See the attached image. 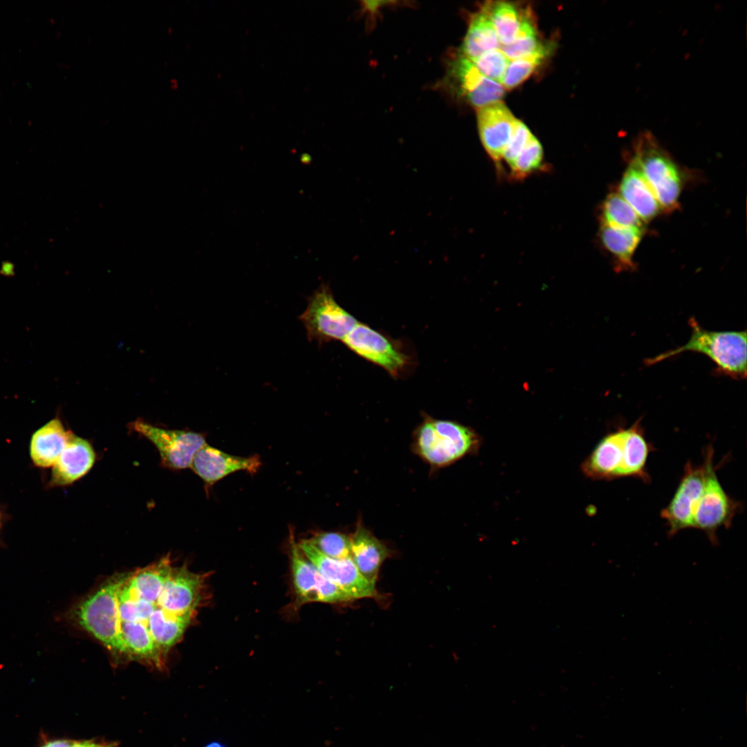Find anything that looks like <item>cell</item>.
Wrapping results in <instances>:
<instances>
[{"label": "cell", "mask_w": 747, "mask_h": 747, "mask_svg": "<svg viewBox=\"0 0 747 747\" xmlns=\"http://www.w3.org/2000/svg\"><path fill=\"white\" fill-rule=\"evenodd\" d=\"M116 744L109 742H99L91 740L73 741L70 747H115Z\"/></svg>", "instance_id": "obj_31"}, {"label": "cell", "mask_w": 747, "mask_h": 747, "mask_svg": "<svg viewBox=\"0 0 747 747\" xmlns=\"http://www.w3.org/2000/svg\"><path fill=\"white\" fill-rule=\"evenodd\" d=\"M490 19L501 45H508L515 39L524 15L506 1H496L485 6L482 10Z\"/></svg>", "instance_id": "obj_23"}, {"label": "cell", "mask_w": 747, "mask_h": 747, "mask_svg": "<svg viewBox=\"0 0 747 747\" xmlns=\"http://www.w3.org/2000/svg\"><path fill=\"white\" fill-rule=\"evenodd\" d=\"M704 465H694L688 461L684 468L683 475L668 505L661 512L669 528L668 535L672 537L679 531L693 528L694 514L703 492L704 485Z\"/></svg>", "instance_id": "obj_11"}, {"label": "cell", "mask_w": 747, "mask_h": 747, "mask_svg": "<svg viewBox=\"0 0 747 747\" xmlns=\"http://www.w3.org/2000/svg\"><path fill=\"white\" fill-rule=\"evenodd\" d=\"M542 160V147L533 136L511 165V174L515 178H524L536 171L541 166Z\"/></svg>", "instance_id": "obj_28"}, {"label": "cell", "mask_w": 747, "mask_h": 747, "mask_svg": "<svg viewBox=\"0 0 747 747\" xmlns=\"http://www.w3.org/2000/svg\"><path fill=\"white\" fill-rule=\"evenodd\" d=\"M204 747H225V746L224 745H223L219 741H212V742L208 744L207 745H205Z\"/></svg>", "instance_id": "obj_33"}, {"label": "cell", "mask_w": 747, "mask_h": 747, "mask_svg": "<svg viewBox=\"0 0 747 747\" xmlns=\"http://www.w3.org/2000/svg\"><path fill=\"white\" fill-rule=\"evenodd\" d=\"M290 548L293 581L297 605L313 602L337 603L352 600L327 580L305 557L293 535L290 536Z\"/></svg>", "instance_id": "obj_8"}, {"label": "cell", "mask_w": 747, "mask_h": 747, "mask_svg": "<svg viewBox=\"0 0 747 747\" xmlns=\"http://www.w3.org/2000/svg\"><path fill=\"white\" fill-rule=\"evenodd\" d=\"M602 223L612 227L645 230V223L616 192L610 193L603 202Z\"/></svg>", "instance_id": "obj_24"}, {"label": "cell", "mask_w": 747, "mask_h": 747, "mask_svg": "<svg viewBox=\"0 0 747 747\" xmlns=\"http://www.w3.org/2000/svg\"><path fill=\"white\" fill-rule=\"evenodd\" d=\"M129 427L155 445L161 464L172 470L190 468L194 455L208 444L201 433L158 427L140 419Z\"/></svg>", "instance_id": "obj_7"}, {"label": "cell", "mask_w": 747, "mask_h": 747, "mask_svg": "<svg viewBox=\"0 0 747 747\" xmlns=\"http://www.w3.org/2000/svg\"><path fill=\"white\" fill-rule=\"evenodd\" d=\"M298 546L318 571L352 600L378 597L376 585L362 575L351 558L340 560L326 556L308 540L301 541Z\"/></svg>", "instance_id": "obj_10"}, {"label": "cell", "mask_w": 747, "mask_h": 747, "mask_svg": "<svg viewBox=\"0 0 747 747\" xmlns=\"http://www.w3.org/2000/svg\"><path fill=\"white\" fill-rule=\"evenodd\" d=\"M691 336L686 344L645 360L651 365L684 351H694L708 356L718 371L735 379L746 376V332L713 331L703 329L698 322L689 320Z\"/></svg>", "instance_id": "obj_2"}, {"label": "cell", "mask_w": 747, "mask_h": 747, "mask_svg": "<svg viewBox=\"0 0 747 747\" xmlns=\"http://www.w3.org/2000/svg\"><path fill=\"white\" fill-rule=\"evenodd\" d=\"M471 61L483 76L500 83L510 60L499 49H495Z\"/></svg>", "instance_id": "obj_29"}, {"label": "cell", "mask_w": 747, "mask_h": 747, "mask_svg": "<svg viewBox=\"0 0 747 747\" xmlns=\"http://www.w3.org/2000/svg\"><path fill=\"white\" fill-rule=\"evenodd\" d=\"M477 442L476 434L470 427L456 421L426 416L414 432L412 450L436 470L470 454Z\"/></svg>", "instance_id": "obj_3"}, {"label": "cell", "mask_w": 747, "mask_h": 747, "mask_svg": "<svg viewBox=\"0 0 747 747\" xmlns=\"http://www.w3.org/2000/svg\"><path fill=\"white\" fill-rule=\"evenodd\" d=\"M1 513H0V528H1Z\"/></svg>", "instance_id": "obj_34"}, {"label": "cell", "mask_w": 747, "mask_h": 747, "mask_svg": "<svg viewBox=\"0 0 747 747\" xmlns=\"http://www.w3.org/2000/svg\"><path fill=\"white\" fill-rule=\"evenodd\" d=\"M451 73L462 95L477 109L499 102L505 93L499 82L483 76L471 60L461 55L454 61Z\"/></svg>", "instance_id": "obj_14"}, {"label": "cell", "mask_w": 747, "mask_h": 747, "mask_svg": "<svg viewBox=\"0 0 747 747\" xmlns=\"http://www.w3.org/2000/svg\"><path fill=\"white\" fill-rule=\"evenodd\" d=\"M350 538L353 562L362 575L376 585L380 568L390 557L391 551L365 526L361 519L358 520Z\"/></svg>", "instance_id": "obj_16"}, {"label": "cell", "mask_w": 747, "mask_h": 747, "mask_svg": "<svg viewBox=\"0 0 747 747\" xmlns=\"http://www.w3.org/2000/svg\"><path fill=\"white\" fill-rule=\"evenodd\" d=\"M640 165L663 210L679 204L683 176L671 156L649 135L638 139L632 156Z\"/></svg>", "instance_id": "obj_4"}, {"label": "cell", "mask_w": 747, "mask_h": 747, "mask_svg": "<svg viewBox=\"0 0 747 747\" xmlns=\"http://www.w3.org/2000/svg\"><path fill=\"white\" fill-rule=\"evenodd\" d=\"M326 556L334 559L351 558V538L338 532H320L308 540Z\"/></svg>", "instance_id": "obj_27"}, {"label": "cell", "mask_w": 747, "mask_h": 747, "mask_svg": "<svg viewBox=\"0 0 747 747\" xmlns=\"http://www.w3.org/2000/svg\"><path fill=\"white\" fill-rule=\"evenodd\" d=\"M95 453L86 439L73 434L65 449L52 467L49 485L63 487L86 475L94 465Z\"/></svg>", "instance_id": "obj_15"}, {"label": "cell", "mask_w": 747, "mask_h": 747, "mask_svg": "<svg viewBox=\"0 0 747 747\" xmlns=\"http://www.w3.org/2000/svg\"><path fill=\"white\" fill-rule=\"evenodd\" d=\"M352 351L398 376L408 365L409 357L397 343L367 324L358 322L342 340Z\"/></svg>", "instance_id": "obj_9"}, {"label": "cell", "mask_w": 747, "mask_h": 747, "mask_svg": "<svg viewBox=\"0 0 747 747\" xmlns=\"http://www.w3.org/2000/svg\"><path fill=\"white\" fill-rule=\"evenodd\" d=\"M544 46L537 38L536 29L529 16L525 14L513 42L508 45H501L499 50L509 60H513L534 54Z\"/></svg>", "instance_id": "obj_26"}, {"label": "cell", "mask_w": 747, "mask_h": 747, "mask_svg": "<svg viewBox=\"0 0 747 747\" xmlns=\"http://www.w3.org/2000/svg\"><path fill=\"white\" fill-rule=\"evenodd\" d=\"M478 129L483 147L497 163L503 158L515 118L501 101L477 109Z\"/></svg>", "instance_id": "obj_13"}, {"label": "cell", "mask_w": 747, "mask_h": 747, "mask_svg": "<svg viewBox=\"0 0 747 747\" xmlns=\"http://www.w3.org/2000/svg\"><path fill=\"white\" fill-rule=\"evenodd\" d=\"M626 428L604 436L583 463L587 476L596 479L611 480L618 478L625 456Z\"/></svg>", "instance_id": "obj_17"}, {"label": "cell", "mask_w": 747, "mask_h": 747, "mask_svg": "<svg viewBox=\"0 0 747 747\" xmlns=\"http://www.w3.org/2000/svg\"><path fill=\"white\" fill-rule=\"evenodd\" d=\"M713 456L714 448L710 445L704 452V485L694 514L693 528L706 533L715 545L718 544L716 532L722 526L730 527L740 504L729 497L719 482Z\"/></svg>", "instance_id": "obj_6"}, {"label": "cell", "mask_w": 747, "mask_h": 747, "mask_svg": "<svg viewBox=\"0 0 747 747\" xmlns=\"http://www.w3.org/2000/svg\"><path fill=\"white\" fill-rule=\"evenodd\" d=\"M73 743V741L68 739H57L48 741L42 747H70Z\"/></svg>", "instance_id": "obj_32"}, {"label": "cell", "mask_w": 747, "mask_h": 747, "mask_svg": "<svg viewBox=\"0 0 747 747\" xmlns=\"http://www.w3.org/2000/svg\"><path fill=\"white\" fill-rule=\"evenodd\" d=\"M652 446L647 442L640 421H636L626 428L625 440V456L620 469L618 478L636 477L643 481H649L646 463Z\"/></svg>", "instance_id": "obj_20"}, {"label": "cell", "mask_w": 747, "mask_h": 747, "mask_svg": "<svg viewBox=\"0 0 747 747\" xmlns=\"http://www.w3.org/2000/svg\"><path fill=\"white\" fill-rule=\"evenodd\" d=\"M207 575L167 554L109 576L74 603L66 620L98 641L115 664L166 669L208 598Z\"/></svg>", "instance_id": "obj_1"}, {"label": "cell", "mask_w": 747, "mask_h": 747, "mask_svg": "<svg viewBox=\"0 0 747 747\" xmlns=\"http://www.w3.org/2000/svg\"><path fill=\"white\" fill-rule=\"evenodd\" d=\"M532 136L528 128L522 121L515 119L510 140L503 154V158L510 167Z\"/></svg>", "instance_id": "obj_30"}, {"label": "cell", "mask_w": 747, "mask_h": 747, "mask_svg": "<svg viewBox=\"0 0 747 747\" xmlns=\"http://www.w3.org/2000/svg\"><path fill=\"white\" fill-rule=\"evenodd\" d=\"M500 46L497 33L486 15L481 11L474 16L461 46V55L472 60L486 52L499 49Z\"/></svg>", "instance_id": "obj_22"}, {"label": "cell", "mask_w": 747, "mask_h": 747, "mask_svg": "<svg viewBox=\"0 0 747 747\" xmlns=\"http://www.w3.org/2000/svg\"><path fill=\"white\" fill-rule=\"evenodd\" d=\"M261 465L257 455L243 457L229 454L208 444L194 455L190 468L205 483L214 484L228 474L237 471L255 473Z\"/></svg>", "instance_id": "obj_12"}, {"label": "cell", "mask_w": 747, "mask_h": 747, "mask_svg": "<svg viewBox=\"0 0 747 747\" xmlns=\"http://www.w3.org/2000/svg\"><path fill=\"white\" fill-rule=\"evenodd\" d=\"M73 432L62 421L54 418L37 430L30 441L33 463L41 468H52L65 449Z\"/></svg>", "instance_id": "obj_19"}, {"label": "cell", "mask_w": 747, "mask_h": 747, "mask_svg": "<svg viewBox=\"0 0 747 747\" xmlns=\"http://www.w3.org/2000/svg\"><path fill=\"white\" fill-rule=\"evenodd\" d=\"M645 230L612 227L601 224L600 238L604 248L614 257L620 268L634 266L633 257Z\"/></svg>", "instance_id": "obj_21"}, {"label": "cell", "mask_w": 747, "mask_h": 747, "mask_svg": "<svg viewBox=\"0 0 747 747\" xmlns=\"http://www.w3.org/2000/svg\"><path fill=\"white\" fill-rule=\"evenodd\" d=\"M620 195L647 223L663 210L638 162L632 157L620 181Z\"/></svg>", "instance_id": "obj_18"}, {"label": "cell", "mask_w": 747, "mask_h": 747, "mask_svg": "<svg viewBox=\"0 0 747 747\" xmlns=\"http://www.w3.org/2000/svg\"><path fill=\"white\" fill-rule=\"evenodd\" d=\"M552 48L544 45L540 50L526 57L510 60L500 84L511 89L526 80L548 55Z\"/></svg>", "instance_id": "obj_25"}, {"label": "cell", "mask_w": 747, "mask_h": 747, "mask_svg": "<svg viewBox=\"0 0 747 747\" xmlns=\"http://www.w3.org/2000/svg\"><path fill=\"white\" fill-rule=\"evenodd\" d=\"M305 311L299 317L309 341L319 344L342 340L358 320L335 301L328 284L322 282L310 295Z\"/></svg>", "instance_id": "obj_5"}]
</instances>
